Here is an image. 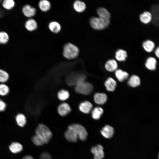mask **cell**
<instances>
[{
  "instance_id": "d6986e66",
  "label": "cell",
  "mask_w": 159,
  "mask_h": 159,
  "mask_svg": "<svg viewBox=\"0 0 159 159\" xmlns=\"http://www.w3.org/2000/svg\"><path fill=\"white\" fill-rule=\"evenodd\" d=\"M157 61L153 57H149L146 59L145 65L146 67L150 70H154L156 68Z\"/></svg>"
},
{
  "instance_id": "2e32d148",
  "label": "cell",
  "mask_w": 159,
  "mask_h": 159,
  "mask_svg": "<svg viewBox=\"0 0 159 159\" xmlns=\"http://www.w3.org/2000/svg\"><path fill=\"white\" fill-rule=\"evenodd\" d=\"M25 26L26 29L29 32L35 30L37 28L38 25L36 21L32 18H29L26 21Z\"/></svg>"
},
{
  "instance_id": "9a60e30c",
  "label": "cell",
  "mask_w": 159,
  "mask_h": 159,
  "mask_svg": "<svg viewBox=\"0 0 159 159\" xmlns=\"http://www.w3.org/2000/svg\"><path fill=\"white\" fill-rule=\"evenodd\" d=\"M58 111L61 116H64L67 115L71 111V109L69 105L64 103L60 104L58 107Z\"/></svg>"
},
{
  "instance_id": "7c38bea8",
  "label": "cell",
  "mask_w": 159,
  "mask_h": 159,
  "mask_svg": "<svg viewBox=\"0 0 159 159\" xmlns=\"http://www.w3.org/2000/svg\"><path fill=\"white\" fill-rule=\"evenodd\" d=\"M95 102L99 105H103L107 101V96L105 93H95L94 97Z\"/></svg>"
},
{
  "instance_id": "74e56055",
  "label": "cell",
  "mask_w": 159,
  "mask_h": 159,
  "mask_svg": "<svg viewBox=\"0 0 159 159\" xmlns=\"http://www.w3.org/2000/svg\"><path fill=\"white\" fill-rule=\"evenodd\" d=\"M154 52L156 56L158 58H159V46H158L156 47V48L155 49Z\"/></svg>"
},
{
  "instance_id": "836d02e7",
  "label": "cell",
  "mask_w": 159,
  "mask_h": 159,
  "mask_svg": "<svg viewBox=\"0 0 159 159\" xmlns=\"http://www.w3.org/2000/svg\"><path fill=\"white\" fill-rule=\"evenodd\" d=\"M32 139L34 144L37 146H41L45 144L43 140L36 135L32 137Z\"/></svg>"
},
{
  "instance_id": "cb8c5ba5",
  "label": "cell",
  "mask_w": 159,
  "mask_h": 159,
  "mask_svg": "<svg viewBox=\"0 0 159 159\" xmlns=\"http://www.w3.org/2000/svg\"><path fill=\"white\" fill-rule=\"evenodd\" d=\"M48 26L49 30L53 33H57L61 30L60 24L58 22L55 21L50 22Z\"/></svg>"
},
{
  "instance_id": "f35d334b",
  "label": "cell",
  "mask_w": 159,
  "mask_h": 159,
  "mask_svg": "<svg viewBox=\"0 0 159 159\" xmlns=\"http://www.w3.org/2000/svg\"><path fill=\"white\" fill-rule=\"evenodd\" d=\"M2 2L0 4V17L2 15L4 10L2 6Z\"/></svg>"
},
{
  "instance_id": "7a4b0ae2",
  "label": "cell",
  "mask_w": 159,
  "mask_h": 159,
  "mask_svg": "<svg viewBox=\"0 0 159 159\" xmlns=\"http://www.w3.org/2000/svg\"><path fill=\"white\" fill-rule=\"evenodd\" d=\"M79 52L78 48L71 43H66L63 47V56L67 59H72L76 58L78 56Z\"/></svg>"
},
{
  "instance_id": "5bb4252c",
  "label": "cell",
  "mask_w": 159,
  "mask_h": 159,
  "mask_svg": "<svg viewBox=\"0 0 159 159\" xmlns=\"http://www.w3.org/2000/svg\"><path fill=\"white\" fill-rule=\"evenodd\" d=\"M127 56V53L126 51L122 49H118L115 53V58L119 61H125Z\"/></svg>"
},
{
  "instance_id": "1f68e13d",
  "label": "cell",
  "mask_w": 159,
  "mask_h": 159,
  "mask_svg": "<svg viewBox=\"0 0 159 159\" xmlns=\"http://www.w3.org/2000/svg\"><path fill=\"white\" fill-rule=\"evenodd\" d=\"M8 73L5 71L0 69V82L2 83L7 82L9 78Z\"/></svg>"
},
{
  "instance_id": "4fadbf2b",
  "label": "cell",
  "mask_w": 159,
  "mask_h": 159,
  "mask_svg": "<svg viewBox=\"0 0 159 159\" xmlns=\"http://www.w3.org/2000/svg\"><path fill=\"white\" fill-rule=\"evenodd\" d=\"M105 69L109 72L116 70L118 67L117 61L114 59H110L106 62L105 65Z\"/></svg>"
},
{
  "instance_id": "7402d4cb",
  "label": "cell",
  "mask_w": 159,
  "mask_h": 159,
  "mask_svg": "<svg viewBox=\"0 0 159 159\" xmlns=\"http://www.w3.org/2000/svg\"><path fill=\"white\" fill-rule=\"evenodd\" d=\"M38 7L43 12H46L50 10L51 7L50 2L47 0H41L39 1Z\"/></svg>"
},
{
  "instance_id": "e575fe53",
  "label": "cell",
  "mask_w": 159,
  "mask_h": 159,
  "mask_svg": "<svg viewBox=\"0 0 159 159\" xmlns=\"http://www.w3.org/2000/svg\"><path fill=\"white\" fill-rule=\"evenodd\" d=\"M9 39V36L6 32H0V44H6Z\"/></svg>"
},
{
  "instance_id": "484cf974",
  "label": "cell",
  "mask_w": 159,
  "mask_h": 159,
  "mask_svg": "<svg viewBox=\"0 0 159 159\" xmlns=\"http://www.w3.org/2000/svg\"><path fill=\"white\" fill-rule=\"evenodd\" d=\"M127 84L129 86L132 87H136L140 85V79L138 76L133 75L129 79Z\"/></svg>"
},
{
  "instance_id": "6da1fadb",
  "label": "cell",
  "mask_w": 159,
  "mask_h": 159,
  "mask_svg": "<svg viewBox=\"0 0 159 159\" xmlns=\"http://www.w3.org/2000/svg\"><path fill=\"white\" fill-rule=\"evenodd\" d=\"M35 132V135L43 140L45 144L49 142L52 136V133L49 127L42 123L38 125Z\"/></svg>"
},
{
  "instance_id": "e0dca14e",
  "label": "cell",
  "mask_w": 159,
  "mask_h": 159,
  "mask_svg": "<svg viewBox=\"0 0 159 159\" xmlns=\"http://www.w3.org/2000/svg\"><path fill=\"white\" fill-rule=\"evenodd\" d=\"M96 11L98 16L102 18L110 19L111 15L109 11L103 7H100L97 9Z\"/></svg>"
},
{
  "instance_id": "d4e9b609",
  "label": "cell",
  "mask_w": 159,
  "mask_h": 159,
  "mask_svg": "<svg viewBox=\"0 0 159 159\" xmlns=\"http://www.w3.org/2000/svg\"><path fill=\"white\" fill-rule=\"evenodd\" d=\"M9 148L12 153H16L21 152L23 148L22 145L20 143L17 142H14L10 144Z\"/></svg>"
},
{
  "instance_id": "ba28073f",
  "label": "cell",
  "mask_w": 159,
  "mask_h": 159,
  "mask_svg": "<svg viewBox=\"0 0 159 159\" xmlns=\"http://www.w3.org/2000/svg\"><path fill=\"white\" fill-rule=\"evenodd\" d=\"M91 151L94 154V159H103L104 157L103 148L100 145L93 147L91 149Z\"/></svg>"
},
{
  "instance_id": "4316f807",
  "label": "cell",
  "mask_w": 159,
  "mask_h": 159,
  "mask_svg": "<svg viewBox=\"0 0 159 159\" xmlns=\"http://www.w3.org/2000/svg\"><path fill=\"white\" fill-rule=\"evenodd\" d=\"M115 74L118 80L120 82H122L127 79L129 75L127 72L123 71L120 69L116 70Z\"/></svg>"
},
{
  "instance_id": "8fae6325",
  "label": "cell",
  "mask_w": 159,
  "mask_h": 159,
  "mask_svg": "<svg viewBox=\"0 0 159 159\" xmlns=\"http://www.w3.org/2000/svg\"><path fill=\"white\" fill-rule=\"evenodd\" d=\"M139 19L142 23L148 24L152 21V16L151 13L148 11H144L140 14Z\"/></svg>"
},
{
  "instance_id": "ac0fdd59",
  "label": "cell",
  "mask_w": 159,
  "mask_h": 159,
  "mask_svg": "<svg viewBox=\"0 0 159 159\" xmlns=\"http://www.w3.org/2000/svg\"><path fill=\"white\" fill-rule=\"evenodd\" d=\"M142 45L144 49L148 52H152L155 47L154 42L149 39H147L143 41Z\"/></svg>"
},
{
  "instance_id": "9c48e42d",
  "label": "cell",
  "mask_w": 159,
  "mask_h": 159,
  "mask_svg": "<svg viewBox=\"0 0 159 159\" xmlns=\"http://www.w3.org/2000/svg\"><path fill=\"white\" fill-rule=\"evenodd\" d=\"M101 133L106 138H112L114 133V130L112 126L106 125L101 130Z\"/></svg>"
},
{
  "instance_id": "d590c367",
  "label": "cell",
  "mask_w": 159,
  "mask_h": 159,
  "mask_svg": "<svg viewBox=\"0 0 159 159\" xmlns=\"http://www.w3.org/2000/svg\"><path fill=\"white\" fill-rule=\"evenodd\" d=\"M39 159H52L51 155L47 152H43L40 155Z\"/></svg>"
},
{
  "instance_id": "60d3db41",
  "label": "cell",
  "mask_w": 159,
  "mask_h": 159,
  "mask_svg": "<svg viewBox=\"0 0 159 159\" xmlns=\"http://www.w3.org/2000/svg\"><path fill=\"white\" fill-rule=\"evenodd\" d=\"M2 1V0H0V4L1 3Z\"/></svg>"
},
{
  "instance_id": "8d00e7d4",
  "label": "cell",
  "mask_w": 159,
  "mask_h": 159,
  "mask_svg": "<svg viewBox=\"0 0 159 159\" xmlns=\"http://www.w3.org/2000/svg\"><path fill=\"white\" fill-rule=\"evenodd\" d=\"M6 107V103L2 100L0 99V112L4 111Z\"/></svg>"
},
{
  "instance_id": "f546056e",
  "label": "cell",
  "mask_w": 159,
  "mask_h": 159,
  "mask_svg": "<svg viewBox=\"0 0 159 159\" xmlns=\"http://www.w3.org/2000/svg\"><path fill=\"white\" fill-rule=\"evenodd\" d=\"M2 5L4 9L7 10H10L14 6L15 2L14 0H3Z\"/></svg>"
},
{
  "instance_id": "5b68a950",
  "label": "cell",
  "mask_w": 159,
  "mask_h": 159,
  "mask_svg": "<svg viewBox=\"0 0 159 159\" xmlns=\"http://www.w3.org/2000/svg\"><path fill=\"white\" fill-rule=\"evenodd\" d=\"M72 130L77 135L78 139L82 141L85 140L88 136L86 129L82 125L78 124H73L68 127Z\"/></svg>"
},
{
  "instance_id": "f1b7e54d",
  "label": "cell",
  "mask_w": 159,
  "mask_h": 159,
  "mask_svg": "<svg viewBox=\"0 0 159 159\" xmlns=\"http://www.w3.org/2000/svg\"><path fill=\"white\" fill-rule=\"evenodd\" d=\"M103 112V109L100 107L95 108L92 112V117L95 120L100 118Z\"/></svg>"
},
{
  "instance_id": "4dcf8cb0",
  "label": "cell",
  "mask_w": 159,
  "mask_h": 159,
  "mask_svg": "<svg viewBox=\"0 0 159 159\" xmlns=\"http://www.w3.org/2000/svg\"><path fill=\"white\" fill-rule=\"evenodd\" d=\"M58 98L61 100H65L68 99L69 96V92L64 90L59 92L57 94Z\"/></svg>"
},
{
  "instance_id": "8992f818",
  "label": "cell",
  "mask_w": 159,
  "mask_h": 159,
  "mask_svg": "<svg viewBox=\"0 0 159 159\" xmlns=\"http://www.w3.org/2000/svg\"><path fill=\"white\" fill-rule=\"evenodd\" d=\"M75 87V91L77 93L84 95H88L93 90V86L90 82L85 81L77 84Z\"/></svg>"
},
{
  "instance_id": "30bf717a",
  "label": "cell",
  "mask_w": 159,
  "mask_h": 159,
  "mask_svg": "<svg viewBox=\"0 0 159 159\" xmlns=\"http://www.w3.org/2000/svg\"><path fill=\"white\" fill-rule=\"evenodd\" d=\"M64 136L67 140L72 143L77 142L78 139L77 135L74 132L68 127L65 132Z\"/></svg>"
},
{
  "instance_id": "52a82bcc",
  "label": "cell",
  "mask_w": 159,
  "mask_h": 159,
  "mask_svg": "<svg viewBox=\"0 0 159 159\" xmlns=\"http://www.w3.org/2000/svg\"><path fill=\"white\" fill-rule=\"evenodd\" d=\"M22 11L26 17L31 18L35 15L37 9L35 7L28 4L27 0V4L23 6L22 8Z\"/></svg>"
},
{
  "instance_id": "83f0119b",
  "label": "cell",
  "mask_w": 159,
  "mask_h": 159,
  "mask_svg": "<svg viewBox=\"0 0 159 159\" xmlns=\"http://www.w3.org/2000/svg\"><path fill=\"white\" fill-rule=\"evenodd\" d=\"M16 120L17 125L21 127H23L26 125V120L25 116L22 113L18 114L16 116Z\"/></svg>"
},
{
  "instance_id": "277c9868",
  "label": "cell",
  "mask_w": 159,
  "mask_h": 159,
  "mask_svg": "<svg viewBox=\"0 0 159 159\" xmlns=\"http://www.w3.org/2000/svg\"><path fill=\"white\" fill-rule=\"evenodd\" d=\"M86 78V76L83 73H72L67 76L66 82L69 86H76L78 84L85 81Z\"/></svg>"
},
{
  "instance_id": "603a6c76",
  "label": "cell",
  "mask_w": 159,
  "mask_h": 159,
  "mask_svg": "<svg viewBox=\"0 0 159 159\" xmlns=\"http://www.w3.org/2000/svg\"><path fill=\"white\" fill-rule=\"evenodd\" d=\"M92 105L89 101H85L82 102L79 105L80 110L84 113H88L92 109Z\"/></svg>"
},
{
  "instance_id": "ab89813d",
  "label": "cell",
  "mask_w": 159,
  "mask_h": 159,
  "mask_svg": "<svg viewBox=\"0 0 159 159\" xmlns=\"http://www.w3.org/2000/svg\"><path fill=\"white\" fill-rule=\"evenodd\" d=\"M22 159H34L33 157L29 155H27L24 157Z\"/></svg>"
},
{
  "instance_id": "3957f363",
  "label": "cell",
  "mask_w": 159,
  "mask_h": 159,
  "mask_svg": "<svg viewBox=\"0 0 159 159\" xmlns=\"http://www.w3.org/2000/svg\"><path fill=\"white\" fill-rule=\"evenodd\" d=\"M91 27L96 30H102L107 28L110 23V19L99 17L93 16L90 20Z\"/></svg>"
},
{
  "instance_id": "d6a6232c",
  "label": "cell",
  "mask_w": 159,
  "mask_h": 159,
  "mask_svg": "<svg viewBox=\"0 0 159 159\" xmlns=\"http://www.w3.org/2000/svg\"><path fill=\"white\" fill-rule=\"evenodd\" d=\"M9 89L6 85L4 83L0 84V95L5 96L7 95L9 92Z\"/></svg>"
},
{
  "instance_id": "44dd1931",
  "label": "cell",
  "mask_w": 159,
  "mask_h": 159,
  "mask_svg": "<svg viewBox=\"0 0 159 159\" xmlns=\"http://www.w3.org/2000/svg\"><path fill=\"white\" fill-rule=\"evenodd\" d=\"M116 85V81L111 77L108 78L105 82V85L107 90L109 91H114L115 90Z\"/></svg>"
},
{
  "instance_id": "ffe728a7",
  "label": "cell",
  "mask_w": 159,
  "mask_h": 159,
  "mask_svg": "<svg viewBox=\"0 0 159 159\" xmlns=\"http://www.w3.org/2000/svg\"><path fill=\"white\" fill-rule=\"evenodd\" d=\"M73 7L74 10L79 13L84 12L86 9V5L83 1L80 0H76L73 4Z\"/></svg>"
}]
</instances>
